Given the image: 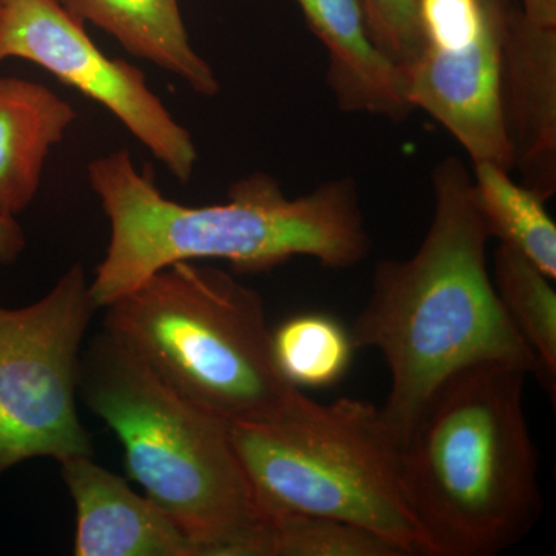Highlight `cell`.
<instances>
[{"mask_svg":"<svg viewBox=\"0 0 556 556\" xmlns=\"http://www.w3.org/2000/svg\"><path fill=\"white\" fill-rule=\"evenodd\" d=\"M433 218L413 257L376 265L371 295L350 338L390 369L383 419L404 447L442 383L467 367L504 364L538 372L535 354L497 295L486 266L490 233L473 178L457 156L431 174Z\"/></svg>","mask_w":556,"mask_h":556,"instance_id":"1","label":"cell"},{"mask_svg":"<svg viewBox=\"0 0 556 556\" xmlns=\"http://www.w3.org/2000/svg\"><path fill=\"white\" fill-rule=\"evenodd\" d=\"M87 177L110 222L108 252L90 283L97 309L179 262L225 260L239 273H260L311 257L350 269L371 248L351 177L289 199L278 179L257 172L237 179L225 203L207 206L166 199L126 149L90 161Z\"/></svg>","mask_w":556,"mask_h":556,"instance_id":"2","label":"cell"},{"mask_svg":"<svg viewBox=\"0 0 556 556\" xmlns=\"http://www.w3.org/2000/svg\"><path fill=\"white\" fill-rule=\"evenodd\" d=\"M525 369L478 364L450 376L401 452L405 503L422 555L492 556L541 514Z\"/></svg>","mask_w":556,"mask_h":556,"instance_id":"3","label":"cell"},{"mask_svg":"<svg viewBox=\"0 0 556 556\" xmlns=\"http://www.w3.org/2000/svg\"><path fill=\"white\" fill-rule=\"evenodd\" d=\"M78 393L119 439L130 478L199 556H269L263 506L228 424L179 396L108 329L80 353Z\"/></svg>","mask_w":556,"mask_h":556,"instance_id":"4","label":"cell"},{"mask_svg":"<svg viewBox=\"0 0 556 556\" xmlns=\"http://www.w3.org/2000/svg\"><path fill=\"white\" fill-rule=\"evenodd\" d=\"M105 309L104 329L229 426L283 422L309 404L277 367L263 299L226 270L175 263Z\"/></svg>","mask_w":556,"mask_h":556,"instance_id":"5","label":"cell"},{"mask_svg":"<svg viewBox=\"0 0 556 556\" xmlns=\"http://www.w3.org/2000/svg\"><path fill=\"white\" fill-rule=\"evenodd\" d=\"M230 439L263 506L338 519L422 555L401 481V452L380 408L342 397L311 399L270 426H229Z\"/></svg>","mask_w":556,"mask_h":556,"instance_id":"6","label":"cell"},{"mask_svg":"<svg viewBox=\"0 0 556 556\" xmlns=\"http://www.w3.org/2000/svg\"><path fill=\"white\" fill-rule=\"evenodd\" d=\"M94 311L80 265L38 302L0 306V475L35 457L62 464L93 456L76 394L80 346Z\"/></svg>","mask_w":556,"mask_h":556,"instance_id":"7","label":"cell"},{"mask_svg":"<svg viewBox=\"0 0 556 556\" xmlns=\"http://www.w3.org/2000/svg\"><path fill=\"white\" fill-rule=\"evenodd\" d=\"M24 60L47 70L115 116L178 181L192 178V135L148 86L144 73L109 58L61 0H0V64Z\"/></svg>","mask_w":556,"mask_h":556,"instance_id":"8","label":"cell"},{"mask_svg":"<svg viewBox=\"0 0 556 556\" xmlns=\"http://www.w3.org/2000/svg\"><path fill=\"white\" fill-rule=\"evenodd\" d=\"M511 0H486L481 31L460 46H424L402 67L413 108L426 110L466 149L473 164L514 170L503 108V49Z\"/></svg>","mask_w":556,"mask_h":556,"instance_id":"9","label":"cell"},{"mask_svg":"<svg viewBox=\"0 0 556 556\" xmlns=\"http://www.w3.org/2000/svg\"><path fill=\"white\" fill-rule=\"evenodd\" d=\"M503 108L514 169L547 201L556 192V27L536 24L511 0L503 49Z\"/></svg>","mask_w":556,"mask_h":556,"instance_id":"10","label":"cell"},{"mask_svg":"<svg viewBox=\"0 0 556 556\" xmlns=\"http://www.w3.org/2000/svg\"><path fill=\"white\" fill-rule=\"evenodd\" d=\"M93 456L62 463L76 507V556H199L195 544L126 479L98 466Z\"/></svg>","mask_w":556,"mask_h":556,"instance_id":"11","label":"cell"},{"mask_svg":"<svg viewBox=\"0 0 556 556\" xmlns=\"http://www.w3.org/2000/svg\"><path fill=\"white\" fill-rule=\"evenodd\" d=\"M328 54L327 80L339 109L404 121L413 108L404 73L369 38L358 0H295Z\"/></svg>","mask_w":556,"mask_h":556,"instance_id":"12","label":"cell"},{"mask_svg":"<svg viewBox=\"0 0 556 556\" xmlns=\"http://www.w3.org/2000/svg\"><path fill=\"white\" fill-rule=\"evenodd\" d=\"M76 112L35 80L0 76V214L17 217L38 195L46 161Z\"/></svg>","mask_w":556,"mask_h":556,"instance_id":"13","label":"cell"},{"mask_svg":"<svg viewBox=\"0 0 556 556\" xmlns=\"http://www.w3.org/2000/svg\"><path fill=\"white\" fill-rule=\"evenodd\" d=\"M80 22L109 33L127 53L166 70L201 94L215 97L214 70L190 42L179 0H61Z\"/></svg>","mask_w":556,"mask_h":556,"instance_id":"14","label":"cell"},{"mask_svg":"<svg viewBox=\"0 0 556 556\" xmlns=\"http://www.w3.org/2000/svg\"><path fill=\"white\" fill-rule=\"evenodd\" d=\"M473 193L490 237L556 278V226L541 200L492 163L475 164Z\"/></svg>","mask_w":556,"mask_h":556,"instance_id":"15","label":"cell"},{"mask_svg":"<svg viewBox=\"0 0 556 556\" xmlns=\"http://www.w3.org/2000/svg\"><path fill=\"white\" fill-rule=\"evenodd\" d=\"M492 278L508 317L535 354L540 376L555 394L556 292L552 278L506 244H500L493 255Z\"/></svg>","mask_w":556,"mask_h":556,"instance_id":"16","label":"cell"},{"mask_svg":"<svg viewBox=\"0 0 556 556\" xmlns=\"http://www.w3.org/2000/svg\"><path fill=\"white\" fill-rule=\"evenodd\" d=\"M273 351L285 379L298 388L334 386L345 375L354 345L342 325L325 314H299L273 331Z\"/></svg>","mask_w":556,"mask_h":556,"instance_id":"17","label":"cell"},{"mask_svg":"<svg viewBox=\"0 0 556 556\" xmlns=\"http://www.w3.org/2000/svg\"><path fill=\"white\" fill-rule=\"evenodd\" d=\"M269 556H405L368 530L338 519L273 511Z\"/></svg>","mask_w":556,"mask_h":556,"instance_id":"18","label":"cell"},{"mask_svg":"<svg viewBox=\"0 0 556 556\" xmlns=\"http://www.w3.org/2000/svg\"><path fill=\"white\" fill-rule=\"evenodd\" d=\"M369 38L399 67L412 64L424 47L419 0H358Z\"/></svg>","mask_w":556,"mask_h":556,"instance_id":"19","label":"cell"},{"mask_svg":"<svg viewBox=\"0 0 556 556\" xmlns=\"http://www.w3.org/2000/svg\"><path fill=\"white\" fill-rule=\"evenodd\" d=\"M27 247L24 229L16 217L0 214V265H11Z\"/></svg>","mask_w":556,"mask_h":556,"instance_id":"20","label":"cell"},{"mask_svg":"<svg viewBox=\"0 0 556 556\" xmlns=\"http://www.w3.org/2000/svg\"><path fill=\"white\" fill-rule=\"evenodd\" d=\"M522 13L536 24L556 27V0H519Z\"/></svg>","mask_w":556,"mask_h":556,"instance_id":"21","label":"cell"}]
</instances>
